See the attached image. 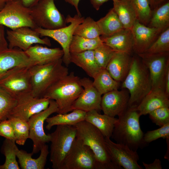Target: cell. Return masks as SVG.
Segmentation results:
<instances>
[{
    "mask_svg": "<svg viewBox=\"0 0 169 169\" xmlns=\"http://www.w3.org/2000/svg\"><path fill=\"white\" fill-rule=\"evenodd\" d=\"M17 100L0 87V121L8 119Z\"/></svg>",
    "mask_w": 169,
    "mask_h": 169,
    "instance_id": "74e56055",
    "label": "cell"
},
{
    "mask_svg": "<svg viewBox=\"0 0 169 169\" xmlns=\"http://www.w3.org/2000/svg\"><path fill=\"white\" fill-rule=\"evenodd\" d=\"M130 98L126 89L116 90L103 95L101 97V108L104 114L115 117L121 115L127 109Z\"/></svg>",
    "mask_w": 169,
    "mask_h": 169,
    "instance_id": "ac0fdd59",
    "label": "cell"
},
{
    "mask_svg": "<svg viewBox=\"0 0 169 169\" xmlns=\"http://www.w3.org/2000/svg\"><path fill=\"white\" fill-rule=\"evenodd\" d=\"M136 12L137 20L147 26L152 15V10L150 0H129Z\"/></svg>",
    "mask_w": 169,
    "mask_h": 169,
    "instance_id": "8d00e7d4",
    "label": "cell"
},
{
    "mask_svg": "<svg viewBox=\"0 0 169 169\" xmlns=\"http://www.w3.org/2000/svg\"><path fill=\"white\" fill-rule=\"evenodd\" d=\"M160 138H169V123L157 129L147 131L143 136L144 141L147 144Z\"/></svg>",
    "mask_w": 169,
    "mask_h": 169,
    "instance_id": "b9f144b4",
    "label": "cell"
},
{
    "mask_svg": "<svg viewBox=\"0 0 169 169\" xmlns=\"http://www.w3.org/2000/svg\"><path fill=\"white\" fill-rule=\"evenodd\" d=\"M70 56L71 62L82 69L89 76L93 78L101 69L96 62L94 50L70 53Z\"/></svg>",
    "mask_w": 169,
    "mask_h": 169,
    "instance_id": "4316f807",
    "label": "cell"
},
{
    "mask_svg": "<svg viewBox=\"0 0 169 169\" xmlns=\"http://www.w3.org/2000/svg\"><path fill=\"white\" fill-rule=\"evenodd\" d=\"M61 169H97V163L89 147L76 138Z\"/></svg>",
    "mask_w": 169,
    "mask_h": 169,
    "instance_id": "7c38bea8",
    "label": "cell"
},
{
    "mask_svg": "<svg viewBox=\"0 0 169 169\" xmlns=\"http://www.w3.org/2000/svg\"><path fill=\"white\" fill-rule=\"evenodd\" d=\"M150 119L156 125L161 127L169 123V107H161L149 114Z\"/></svg>",
    "mask_w": 169,
    "mask_h": 169,
    "instance_id": "60d3db41",
    "label": "cell"
},
{
    "mask_svg": "<svg viewBox=\"0 0 169 169\" xmlns=\"http://www.w3.org/2000/svg\"><path fill=\"white\" fill-rule=\"evenodd\" d=\"M147 26L163 31L169 27V0H166L152 10Z\"/></svg>",
    "mask_w": 169,
    "mask_h": 169,
    "instance_id": "4dcf8cb0",
    "label": "cell"
},
{
    "mask_svg": "<svg viewBox=\"0 0 169 169\" xmlns=\"http://www.w3.org/2000/svg\"></svg>",
    "mask_w": 169,
    "mask_h": 169,
    "instance_id": "db71d44e",
    "label": "cell"
},
{
    "mask_svg": "<svg viewBox=\"0 0 169 169\" xmlns=\"http://www.w3.org/2000/svg\"><path fill=\"white\" fill-rule=\"evenodd\" d=\"M39 156L37 159L32 157L33 153H28L26 151L19 150L16 152V156L20 167L22 169H44L49 154L48 145L45 144L43 146L40 151Z\"/></svg>",
    "mask_w": 169,
    "mask_h": 169,
    "instance_id": "d4e9b609",
    "label": "cell"
},
{
    "mask_svg": "<svg viewBox=\"0 0 169 169\" xmlns=\"http://www.w3.org/2000/svg\"><path fill=\"white\" fill-rule=\"evenodd\" d=\"M84 18L77 14L74 17L68 15L66 18L67 26L53 30L46 29L38 27L34 29L40 36L50 37L58 42L61 45L64 52L62 58L63 62L66 66L71 63L69 46L74 32L79 25L83 21Z\"/></svg>",
    "mask_w": 169,
    "mask_h": 169,
    "instance_id": "9c48e42d",
    "label": "cell"
},
{
    "mask_svg": "<svg viewBox=\"0 0 169 169\" xmlns=\"http://www.w3.org/2000/svg\"><path fill=\"white\" fill-rule=\"evenodd\" d=\"M68 3L73 6L75 8L77 12V14L79 16H81L79 10V9L78 5L80 0H64Z\"/></svg>",
    "mask_w": 169,
    "mask_h": 169,
    "instance_id": "681fc988",
    "label": "cell"
},
{
    "mask_svg": "<svg viewBox=\"0 0 169 169\" xmlns=\"http://www.w3.org/2000/svg\"><path fill=\"white\" fill-rule=\"evenodd\" d=\"M169 107V96L161 89L151 90L136 107L140 116L161 107Z\"/></svg>",
    "mask_w": 169,
    "mask_h": 169,
    "instance_id": "7402d4cb",
    "label": "cell"
},
{
    "mask_svg": "<svg viewBox=\"0 0 169 169\" xmlns=\"http://www.w3.org/2000/svg\"><path fill=\"white\" fill-rule=\"evenodd\" d=\"M39 44L32 46L25 51L37 64H47L62 58L64 52L62 49L49 48Z\"/></svg>",
    "mask_w": 169,
    "mask_h": 169,
    "instance_id": "cb8c5ba5",
    "label": "cell"
},
{
    "mask_svg": "<svg viewBox=\"0 0 169 169\" xmlns=\"http://www.w3.org/2000/svg\"><path fill=\"white\" fill-rule=\"evenodd\" d=\"M167 52H169V27L160 34L151 46L143 53L152 54Z\"/></svg>",
    "mask_w": 169,
    "mask_h": 169,
    "instance_id": "f35d334b",
    "label": "cell"
},
{
    "mask_svg": "<svg viewBox=\"0 0 169 169\" xmlns=\"http://www.w3.org/2000/svg\"><path fill=\"white\" fill-rule=\"evenodd\" d=\"M119 0H112L113 1H119Z\"/></svg>",
    "mask_w": 169,
    "mask_h": 169,
    "instance_id": "f5cc1de1",
    "label": "cell"
},
{
    "mask_svg": "<svg viewBox=\"0 0 169 169\" xmlns=\"http://www.w3.org/2000/svg\"><path fill=\"white\" fill-rule=\"evenodd\" d=\"M54 0H41L30 8L32 19L38 27L46 29L66 26V18L57 8Z\"/></svg>",
    "mask_w": 169,
    "mask_h": 169,
    "instance_id": "52a82bcc",
    "label": "cell"
},
{
    "mask_svg": "<svg viewBox=\"0 0 169 169\" xmlns=\"http://www.w3.org/2000/svg\"><path fill=\"white\" fill-rule=\"evenodd\" d=\"M8 119L13 129L16 143L20 146L24 145L28 138L29 127L28 121L11 116H9Z\"/></svg>",
    "mask_w": 169,
    "mask_h": 169,
    "instance_id": "d590c367",
    "label": "cell"
},
{
    "mask_svg": "<svg viewBox=\"0 0 169 169\" xmlns=\"http://www.w3.org/2000/svg\"><path fill=\"white\" fill-rule=\"evenodd\" d=\"M8 48V42L5 36V27L0 25V51Z\"/></svg>",
    "mask_w": 169,
    "mask_h": 169,
    "instance_id": "ee69618b",
    "label": "cell"
},
{
    "mask_svg": "<svg viewBox=\"0 0 169 169\" xmlns=\"http://www.w3.org/2000/svg\"><path fill=\"white\" fill-rule=\"evenodd\" d=\"M80 79L71 72L50 86L42 97L55 101L58 108L57 113L71 111L73 104L84 90Z\"/></svg>",
    "mask_w": 169,
    "mask_h": 169,
    "instance_id": "3957f363",
    "label": "cell"
},
{
    "mask_svg": "<svg viewBox=\"0 0 169 169\" xmlns=\"http://www.w3.org/2000/svg\"><path fill=\"white\" fill-rule=\"evenodd\" d=\"M121 83L122 89H127L129 93L128 107H137L151 91L152 83L149 70L138 56L132 57L129 71Z\"/></svg>",
    "mask_w": 169,
    "mask_h": 169,
    "instance_id": "7a4b0ae2",
    "label": "cell"
},
{
    "mask_svg": "<svg viewBox=\"0 0 169 169\" xmlns=\"http://www.w3.org/2000/svg\"><path fill=\"white\" fill-rule=\"evenodd\" d=\"M165 91L169 96V66L168 67L165 79Z\"/></svg>",
    "mask_w": 169,
    "mask_h": 169,
    "instance_id": "c3c4849f",
    "label": "cell"
},
{
    "mask_svg": "<svg viewBox=\"0 0 169 169\" xmlns=\"http://www.w3.org/2000/svg\"><path fill=\"white\" fill-rule=\"evenodd\" d=\"M74 126L76 138L92 150L95 157L97 169H121L112 162L106 144L105 137L100 131L90 123L84 120Z\"/></svg>",
    "mask_w": 169,
    "mask_h": 169,
    "instance_id": "277c9868",
    "label": "cell"
},
{
    "mask_svg": "<svg viewBox=\"0 0 169 169\" xmlns=\"http://www.w3.org/2000/svg\"><path fill=\"white\" fill-rule=\"evenodd\" d=\"M62 58L43 64L31 66L32 93L35 97H42L46 91L58 80L67 75L68 69L62 64Z\"/></svg>",
    "mask_w": 169,
    "mask_h": 169,
    "instance_id": "5b68a950",
    "label": "cell"
},
{
    "mask_svg": "<svg viewBox=\"0 0 169 169\" xmlns=\"http://www.w3.org/2000/svg\"><path fill=\"white\" fill-rule=\"evenodd\" d=\"M0 136L15 141L13 129L8 119L0 121Z\"/></svg>",
    "mask_w": 169,
    "mask_h": 169,
    "instance_id": "7bdbcfd3",
    "label": "cell"
},
{
    "mask_svg": "<svg viewBox=\"0 0 169 169\" xmlns=\"http://www.w3.org/2000/svg\"><path fill=\"white\" fill-rule=\"evenodd\" d=\"M18 148L15 141L5 139L1 147V151L5 157L4 163L0 165V169H19L16 160V152Z\"/></svg>",
    "mask_w": 169,
    "mask_h": 169,
    "instance_id": "d6a6232c",
    "label": "cell"
},
{
    "mask_svg": "<svg viewBox=\"0 0 169 169\" xmlns=\"http://www.w3.org/2000/svg\"><path fill=\"white\" fill-rule=\"evenodd\" d=\"M94 86L101 95L118 90L120 83L114 79L106 69H101L93 78Z\"/></svg>",
    "mask_w": 169,
    "mask_h": 169,
    "instance_id": "1f68e13d",
    "label": "cell"
},
{
    "mask_svg": "<svg viewBox=\"0 0 169 169\" xmlns=\"http://www.w3.org/2000/svg\"><path fill=\"white\" fill-rule=\"evenodd\" d=\"M58 106L55 101L50 100L48 107L45 110L31 116L28 121L29 127L28 138L33 142L32 153H38L46 143L50 142L49 134L44 132V125L45 121L51 114L57 113Z\"/></svg>",
    "mask_w": 169,
    "mask_h": 169,
    "instance_id": "8fae6325",
    "label": "cell"
},
{
    "mask_svg": "<svg viewBox=\"0 0 169 169\" xmlns=\"http://www.w3.org/2000/svg\"><path fill=\"white\" fill-rule=\"evenodd\" d=\"M104 43L100 36L93 39L74 35L70 46V53H79L87 50H94Z\"/></svg>",
    "mask_w": 169,
    "mask_h": 169,
    "instance_id": "836d02e7",
    "label": "cell"
},
{
    "mask_svg": "<svg viewBox=\"0 0 169 169\" xmlns=\"http://www.w3.org/2000/svg\"><path fill=\"white\" fill-rule=\"evenodd\" d=\"M30 67L16 66L6 72L0 76V87L16 99L32 92Z\"/></svg>",
    "mask_w": 169,
    "mask_h": 169,
    "instance_id": "ba28073f",
    "label": "cell"
},
{
    "mask_svg": "<svg viewBox=\"0 0 169 169\" xmlns=\"http://www.w3.org/2000/svg\"><path fill=\"white\" fill-rule=\"evenodd\" d=\"M137 55L149 70L152 83L151 90L165 91V76L169 66V52Z\"/></svg>",
    "mask_w": 169,
    "mask_h": 169,
    "instance_id": "4fadbf2b",
    "label": "cell"
},
{
    "mask_svg": "<svg viewBox=\"0 0 169 169\" xmlns=\"http://www.w3.org/2000/svg\"><path fill=\"white\" fill-rule=\"evenodd\" d=\"M86 114V112L78 109L73 110L69 113L58 114L46 119L47 124L46 128L50 130L53 126L59 125L74 126L84 120Z\"/></svg>",
    "mask_w": 169,
    "mask_h": 169,
    "instance_id": "83f0119b",
    "label": "cell"
},
{
    "mask_svg": "<svg viewBox=\"0 0 169 169\" xmlns=\"http://www.w3.org/2000/svg\"><path fill=\"white\" fill-rule=\"evenodd\" d=\"M83 91L74 102L72 110L78 109L87 112L95 110L98 112L101 110V95L93 84V81L89 78L80 79Z\"/></svg>",
    "mask_w": 169,
    "mask_h": 169,
    "instance_id": "e0dca14e",
    "label": "cell"
},
{
    "mask_svg": "<svg viewBox=\"0 0 169 169\" xmlns=\"http://www.w3.org/2000/svg\"><path fill=\"white\" fill-rule=\"evenodd\" d=\"M51 142L50 161L54 169H61L63 162L76 138L74 126L59 125L49 134Z\"/></svg>",
    "mask_w": 169,
    "mask_h": 169,
    "instance_id": "8992f818",
    "label": "cell"
},
{
    "mask_svg": "<svg viewBox=\"0 0 169 169\" xmlns=\"http://www.w3.org/2000/svg\"><path fill=\"white\" fill-rule=\"evenodd\" d=\"M0 25L11 29L22 27L38 28L32 19L30 8L24 6L21 0L8 2L0 9Z\"/></svg>",
    "mask_w": 169,
    "mask_h": 169,
    "instance_id": "30bf717a",
    "label": "cell"
},
{
    "mask_svg": "<svg viewBox=\"0 0 169 169\" xmlns=\"http://www.w3.org/2000/svg\"><path fill=\"white\" fill-rule=\"evenodd\" d=\"M140 116L136 107H128L118 116L111 137L116 143L135 151L148 145L144 141V134L139 122Z\"/></svg>",
    "mask_w": 169,
    "mask_h": 169,
    "instance_id": "6da1fadb",
    "label": "cell"
},
{
    "mask_svg": "<svg viewBox=\"0 0 169 169\" xmlns=\"http://www.w3.org/2000/svg\"><path fill=\"white\" fill-rule=\"evenodd\" d=\"M108 151L112 162L122 169H142L138 164L139 156L136 151L125 145L115 143L105 137Z\"/></svg>",
    "mask_w": 169,
    "mask_h": 169,
    "instance_id": "2e32d148",
    "label": "cell"
},
{
    "mask_svg": "<svg viewBox=\"0 0 169 169\" xmlns=\"http://www.w3.org/2000/svg\"><path fill=\"white\" fill-rule=\"evenodd\" d=\"M37 64L25 52L18 48L8 49L0 51V76L16 66L31 67Z\"/></svg>",
    "mask_w": 169,
    "mask_h": 169,
    "instance_id": "ffe728a7",
    "label": "cell"
},
{
    "mask_svg": "<svg viewBox=\"0 0 169 169\" xmlns=\"http://www.w3.org/2000/svg\"><path fill=\"white\" fill-rule=\"evenodd\" d=\"M16 105L10 116L28 121L33 115L47 109L50 99L45 97H34L32 92L22 95L16 99Z\"/></svg>",
    "mask_w": 169,
    "mask_h": 169,
    "instance_id": "9a60e30c",
    "label": "cell"
},
{
    "mask_svg": "<svg viewBox=\"0 0 169 169\" xmlns=\"http://www.w3.org/2000/svg\"><path fill=\"white\" fill-rule=\"evenodd\" d=\"M114 10L124 28L131 29L137 20L136 12L129 0L113 1Z\"/></svg>",
    "mask_w": 169,
    "mask_h": 169,
    "instance_id": "f1b7e54d",
    "label": "cell"
},
{
    "mask_svg": "<svg viewBox=\"0 0 169 169\" xmlns=\"http://www.w3.org/2000/svg\"><path fill=\"white\" fill-rule=\"evenodd\" d=\"M132 59L130 54L116 52L108 63L106 69L114 79L121 83L129 71Z\"/></svg>",
    "mask_w": 169,
    "mask_h": 169,
    "instance_id": "44dd1931",
    "label": "cell"
},
{
    "mask_svg": "<svg viewBox=\"0 0 169 169\" xmlns=\"http://www.w3.org/2000/svg\"><path fill=\"white\" fill-rule=\"evenodd\" d=\"M100 37L104 43L116 52L130 54L133 52V39L131 29L124 28L110 36Z\"/></svg>",
    "mask_w": 169,
    "mask_h": 169,
    "instance_id": "603a6c76",
    "label": "cell"
},
{
    "mask_svg": "<svg viewBox=\"0 0 169 169\" xmlns=\"http://www.w3.org/2000/svg\"><path fill=\"white\" fill-rule=\"evenodd\" d=\"M94 8L98 10L104 3L110 0H89Z\"/></svg>",
    "mask_w": 169,
    "mask_h": 169,
    "instance_id": "bcb514c9",
    "label": "cell"
},
{
    "mask_svg": "<svg viewBox=\"0 0 169 169\" xmlns=\"http://www.w3.org/2000/svg\"><path fill=\"white\" fill-rule=\"evenodd\" d=\"M41 0H21L25 7L30 8L37 4Z\"/></svg>",
    "mask_w": 169,
    "mask_h": 169,
    "instance_id": "7dc6e473",
    "label": "cell"
},
{
    "mask_svg": "<svg viewBox=\"0 0 169 169\" xmlns=\"http://www.w3.org/2000/svg\"><path fill=\"white\" fill-rule=\"evenodd\" d=\"M150 6L152 10L166 0H150Z\"/></svg>",
    "mask_w": 169,
    "mask_h": 169,
    "instance_id": "f907efd6",
    "label": "cell"
},
{
    "mask_svg": "<svg viewBox=\"0 0 169 169\" xmlns=\"http://www.w3.org/2000/svg\"><path fill=\"white\" fill-rule=\"evenodd\" d=\"M14 0H0V9L3 8L8 2Z\"/></svg>",
    "mask_w": 169,
    "mask_h": 169,
    "instance_id": "816d5d0a",
    "label": "cell"
},
{
    "mask_svg": "<svg viewBox=\"0 0 169 169\" xmlns=\"http://www.w3.org/2000/svg\"><path fill=\"white\" fill-rule=\"evenodd\" d=\"M74 35L93 39L100 36L101 33L96 22L90 17H88L78 25Z\"/></svg>",
    "mask_w": 169,
    "mask_h": 169,
    "instance_id": "e575fe53",
    "label": "cell"
},
{
    "mask_svg": "<svg viewBox=\"0 0 169 169\" xmlns=\"http://www.w3.org/2000/svg\"><path fill=\"white\" fill-rule=\"evenodd\" d=\"M116 52L104 43L94 50L96 62L100 69H106L108 63Z\"/></svg>",
    "mask_w": 169,
    "mask_h": 169,
    "instance_id": "ab89813d",
    "label": "cell"
},
{
    "mask_svg": "<svg viewBox=\"0 0 169 169\" xmlns=\"http://www.w3.org/2000/svg\"><path fill=\"white\" fill-rule=\"evenodd\" d=\"M142 163L146 169H161L162 168L161 161L157 158L152 163L147 164L142 162Z\"/></svg>",
    "mask_w": 169,
    "mask_h": 169,
    "instance_id": "f6af8a7d",
    "label": "cell"
},
{
    "mask_svg": "<svg viewBox=\"0 0 169 169\" xmlns=\"http://www.w3.org/2000/svg\"><path fill=\"white\" fill-rule=\"evenodd\" d=\"M118 120L115 117L102 115L95 110L86 112L85 120L97 128L105 137L110 138Z\"/></svg>",
    "mask_w": 169,
    "mask_h": 169,
    "instance_id": "484cf974",
    "label": "cell"
},
{
    "mask_svg": "<svg viewBox=\"0 0 169 169\" xmlns=\"http://www.w3.org/2000/svg\"><path fill=\"white\" fill-rule=\"evenodd\" d=\"M96 22L101 35L104 37L110 36L124 28L113 8Z\"/></svg>",
    "mask_w": 169,
    "mask_h": 169,
    "instance_id": "f546056e",
    "label": "cell"
},
{
    "mask_svg": "<svg viewBox=\"0 0 169 169\" xmlns=\"http://www.w3.org/2000/svg\"><path fill=\"white\" fill-rule=\"evenodd\" d=\"M131 30L133 39V52L137 55L145 53L163 31L145 26L137 20Z\"/></svg>",
    "mask_w": 169,
    "mask_h": 169,
    "instance_id": "d6986e66",
    "label": "cell"
},
{
    "mask_svg": "<svg viewBox=\"0 0 169 169\" xmlns=\"http://www.w3.org/2000/svg\"><path fill=\"white\" fill-rule=\"evenodd\" d=\"M40 37L34 29L28 27L7 29L6 31L8 48H17L24 51L34 44L51 46L49 39L47 38L42 39Z\"/></svg>",
    "mask_w": 169,
    "mask_h": 169,
    "instance_id": "5bb4252c",
    "label": "cell"
}]
</instances>
